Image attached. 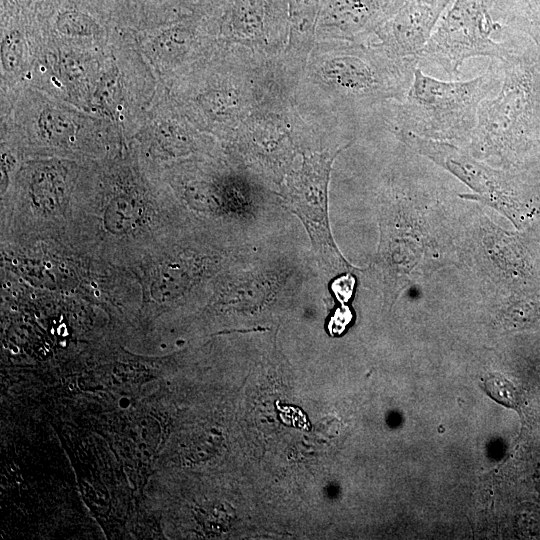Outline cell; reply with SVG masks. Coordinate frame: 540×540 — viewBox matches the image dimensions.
Returning a JSON list of instances; mask_svg holds the SVG:
<instances>
[{
	"mask_svg": "<svg viewBox=\"0 0 540 540\" xmlns=\"http://www.w3.org/2000/svg\"><path fill=\"white\" fill-rule=\"evenodd\" d=\"M529 74L510 57L504 62V78L498 94L485 99L478 110L471 135L473 145L487 155L511 148L527 125L531 108Z\"/></svg>",
	"mask_w": 540,
	"mask_h": 540,
	"instance_id": "3957f363",
	"label": "cell"
},
{
	"mask_svg": "<svg viewBox=\"0 0 540 540\" xmlns=\"http://www.w3.org/2000/svg\"><path fill=\"white\" fill-rule=\"evenodd\" d=\"M38 126L42 136L53 143L68 142L75 134L72 120L57 109H46L39 117Z\"/></svg>",
	"mask_w": 540,
	"mask_h": 540,
	"instance_id": "52a82bcc",
	"label": "cell"
},
{
	"mask_svg": "<svg viewBox=\"0 0 540 540\" xmlns=\"http://www.w3.org/2000/svg\"><path fill=\"white\" fill-rule=\"evenodd\" d=\"M494 10L495 0H455L422 50L418 65L433 64L450 75H457L469 58L508 60L512 56L495 39L502 26Z\"/></svg>",
	"mask_w": 540,
	"mask_h": 540,
	"instance_id": "7a4b0ae2",
	"label": "cell"
},
{
	"mask_svg": "<svg viewBox=\"0 0 540 540\" xmlns=\"http://www.w3.org/2000/svg\"><path fill=\"white\" fill-rule=\"evenodd\" d=\"M452 0H405L382 30L389 54L418 66L422 50Z\"/></svg>",
	"mask_w": 540,
	"mask_h": 540,
	"instance_id": "5b68a950",
	"label": "cell"
},
{
	"mask_svg": "<svg viewBox=\"0 0 540 540\" xmlns=\"http://www.w3.org/2000/svg\"><path fill=\"white\" fill-rule=\"evenodd\" d=\"M332 158L311 157L304 164L301 175L302 200L297 203L302 217L315 232L320 246L332 247L327 225V183ZM324 247V246H323Z\"/></svg>",
	"mask_w": 540,
	"mask_h": 540,
	"instance_id": "8992f818",
	"label": "cell"
},
{
	"mask_svg": "<svg viewBox=\"0 0 540 540\" xmlns=\"http://www.w3.org/2000/svg\"><path fill=\"white\" fill-rule=\"evenodd\" d=\"M397 132L410 148L465 183L473 190L472 197L505 213L515 207L514 185L503 172L481 163L451 142L424 138L403 129Z\"/></svg>",
	"mask_w": 540,
	"mask_h": 540,
	"instance_id": "277c9868",
	"label": "cell"
},
{
	"mask_svg": "<svg viewBox=\"0 0 540 540\" xmlns=\"http://www.w3.org/2000/svg\"><path fill=\"white\" fill-rule=\"evenodd\" d=\"M499 83L491 70L466 81H444L417 66L398 111L401 129L439 141L470 139L481 103Z\"/></svg>",
	"mask_w": 540,
	"mask_h": 540,
	"instance_id": "6da1fadb",
	"label": "cell"
},
{
	"mask_svg": "<svg viewBox=\"0 0 540 540\" xmlns=\"http://www.w3.org/2000/svg\"><path fill=\"white\" fill-rule=\"evenodd\" d=\"M56 26L62 33L68 35H92L97 25L92 18L79 11H65L58 15Z\"/></svg>",
	"mask_w": 540,
	"mask_h": 540,
	"instance_id": "ba28073f",
	"label": "cell"
},
{
	"mask_svg": "<svg viewBox=\"0 0 540 540\" xmlns=\"http://www.w3.org/2000/svg\"><path fill=\"white\" fill-rule=\"evenodd\" d=\"M519 22L540 49V0H519Z\"/></svg>",
	"mask_w": 540,
	"mask_h": 540,
	"instance_id": "30bf717a",
	"label": "cell"
},
{
	"mask_svg": "<svg viewBox=\"0 0 540 540\" xmlns=\"http://www.w3.org/2000/svg\"><path fill=\"white\" fill-rule=\"evenodd\" d=\"M23 57V40L19 33L11 32L2 41L1 60L5 70L9 72L17 71Z\"/></svg>",
	"mask_w": 540,
	"mask_h": 540,
	"instance_id": "8fae6325",
	"label": "cell"
},
{
	"mask_svg": "<svg viewBox=\"0 0 540 540\" xmlns=\"http://www.w3.org/2000/svg\"><path fill=\"white\" fill-rule=\"evenodd\" d=\"M485 388L487 393L496 401L508 407L517 406V390L504 376L498 373L489 375L485 380Z\"/></svg>",
	"mask_w": 540,
	"mask_h": 540,
	"instance_id": "9c48e42d",
	"label": "cell"
}]
</instances>
